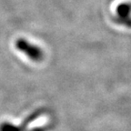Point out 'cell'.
Segmentation results:
<instances>
[{
    "mask_svg": "<svg viewBox=\"0 0 131 131\" xmlns=\"http://www.w3.org/2000/svg\"><path fill=\"white\" fill-rule=\"evenodd\" d=\"M16 47L19 51L24 53L32 61L39 62L43 59L44 54L42 49L24 38H19L16 42Z\"/></svg>",
    "mask_w": 131,
    "mask_h": 131,
    "instance_id": "obj_1",
    "label": "cell"
},
{
    "mask_svg": "<svg viewBox=\"0 0 131 131\" xmlns=\"http://www.w3.org/2000/svg\"><path fill=\"white\" fill-rule=\"evenodd\" d=\"M114 21L124 27H131V4L122 3L116 9V16Z\"/></svg>",
    "mask_w": 131,
    "mask_h": 131,
    "instance_id": "obj_2",
    "label": "cell"
},
{
    "mask_svg": "<svg viewBox=\"0 0 131 131\" xmlns=\"http://www.w3.org/2000/svg\"><path fill=\"white\" fill-rule=\"evenodd\" d=\"M43 112L42 110L36 111L34 114H32L31 116H29L26 120L24 121L23 124H21L20 126H13L9 123H5L0 127V131H24L27 128V127L28 126V124L30 122H32L33 120H35L41 113Z\"/></svg>",
    "mask_w": 131,
    "mask_h": 131,
    "instance_id": "obj_3",
    "label": "cell"
}]
</instances>
